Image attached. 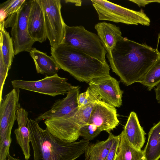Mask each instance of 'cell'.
I'll use <instances>...</instances> for the list:
<instances>
[{
    "label": "cell",
    "instance_id": "cell-6",
    "mask_svg": "<svg viewBox=\"0 0 160 160\" xmlns=\"http://www.w3.org/2000/svg\"><path fill=\"white\" fill-rule=\"evenodd\" d=\"M32 0H27L19 10L9 16L4 23V28L11 27V38L14 53L30 52L35 41L31 37L28 29V20Z\"/></svg>",
    "mask_w": 160,
    "mask_h": 160
},
{
    "label": "cell",
    "instance_id": "cell-24",
    "mask_svg": "<svg viewBox=\"0 0 160 160\" xmlns=\"http://www.w3.org/2000/svg\"><path fill=\"white\" fill-rule=\"evenodd\" d=\"M26 0H9L0 5V10L3 11L8 17L10 15L18 12Z\"/></svg>",
    "mask_w": 160,
    "mask_h": 160
},
{
    "label": "cell",
    "instance_id": "cell-18",
    "mask_svg": "<svg viewBox=\"0 0 160 160\" xmlns=\"http://www.w3.org/2000/svg\"><path fill=\"white\" fill-rule=\"evenodd\" d=\"M33 60L38 73L51 76L57 73L60 69L54 58L46 53L33 48L29 52Z\"/></svg>",
    "mask_w": 160,
    "mask_h": 160
},
{
    "label": "cell",
    "instance_id": "cell-16",
    "mask_svg": "<svg viewBox=\"0 0 160 160\" xmlns=\"http://www.w3.org/2000/svg\"><path fill=\"white\" fill-rule=\"evenodd\" d=\"M94 28L107 53L111 52L123 37L119 27L105 22H98Z\"/></svg>",
    "mask_w": 160,
    "mask_h": 160
},
{
    "label": "cell",
    "instance_id": "cell-27",
    "mask_svg": "<svg viewBox=\"0 0 160 160\" xmlns=\"http://www.w3.org/2000/svg\"><path fill=\"white\" fill-rule=\"evenodd\" d=\"M119 138V135L115 136L112 144L105 160H115L118 146Z\"/></svg>",
    "mask_w": 160,
    "mask_h": 160
},
{
    "label": "cell",
    "instance_id": "cell-2",
    "mask_svg": "<svg viewBox=\"0 0 160 160\" xmlns=\"http://www.w3.org/2000/svg\"><path fill=\"white\" fill-rule=\"evenodd\" d=\"M33 152L34 160H75L85 152L89 143L83 139L67 142L52 135L31 119L27 124Z\"/></svg>",
    "mask_w": 160,
    "mask_h": 160
},
{
    "label": "cell",
    "instance_id": "cell-28",
    "mask_svg": "<svg viewBox=\"0 0 160 160\" xmlns=\"http://www.w3.org/2000/svg\"><path fill=\"white\" fill-rule=\"evenodd\" d=\"M129 1L136 4L139 7L141 6L145 7L146 5L152 2H156L160 3V0H129Z\"/></svg>",
    "mask_w": 160,
    "mask_h": 160
},
{
    "label": "cell",
    "instance_id": "cell-14",
    "mask_svg": "<svg viewBox=\"0 0 160 160\" xmlns=\"http://www.w3.org/2000/svg\"><path fill=\"white\" fill-rule=\"evenodd\" d=\"M28 29L31 37L41 43L47 38L44 14L40 0H32L28 20Z\"/></svg>",
    "mask_w": 160,
    "mask_h": 160
},
{
    "label": "cell",
    "instance_id": "cell-12",
    "mask_svg": "<svg viewBox=\"0 0 160 160\" xmlns=\"http://www.w3.org/2000/svg\"><path fill=\"white\" fill-rule=\"evenodd\" d=\"M119 122L115 107L102 100L95 103L88 124L95 125L102 131H105L109 133Z\"/></svg>",
    "mask_w": 160,
    "mask_h": 160
},
{
    "label": "cell",
    "instance_id": "cell-26",
    "mask_svg": "<svg viewBox=\"0 0 160 160\" xmlns=\"http://www.w3.org/2000/svg\"><path fill=\"white\" fill-rule=\"evenodd\" d=\"M11 136V133H9L0 141V160H6L12 141Z\"/></svg>",
    "mask_w": 160,
    "mask_h": 160
},
{
    "label": "cell",
    "instance_id": "cell-19",
    "mask_svg": "<svg viewBox=\"0 0 160 160\" xmlns=\"http://www.w3.org/2000/svg\"><path fill=\"white\" fill-rule=\"evenodd\" d=\"M115 136L111 132L106 140L89 143L85 151V160H105Z\"/></svg>",
    "mask_w": 160,
    "mask_h": 160
},
{
    "label": "cell",
    "instance_id": "cell-22",
    "mask_svg": "<svg viewBox=\"0 0 160 160\" xmlns=\"http://www.w3.org/2000/svg\"><path fill=\"white\" fill-rule=\"evenodd\" d=\"M0 59L9 70L14 57L13 42L8 32L4 26H0Z\"/></svg>",
    "mask_w": 160,
    "mask_h": 160
},
{
    "label": "cell",
    "instance_id": "cell-29",
    "mask_svg": "<svg viewBox=\"0 0 160 160\" xmlns=\"http://www.w3.org/2000/svg\"><path fill=\"white\" fill-rule=\"evenodd\" d=\"M87 93L86 91L79 94L78 98V107L82 106L85 102L87 97Z\"/></svg>",
    "mask_w": 160,
    "mask_h": 160
},
{
    "label": "cell",
    "instance_id": "cell-7",
    "mask_svg": "<svg viewBox=\"0 0 160 160\" xmlns=\"http://www.w3.org/2000/svg\"><path fill=\"white\" fill-rule=\"evenodd\" d=\"M100 20L144 26L150 25V18L142 9L137 11L105 0H92Z\"/></svg>",
    "mask_w": 160,
    "mask_h": 160
},
{
    "label": "cell",
    "instance_id": "cell-5",
    "mask_svg": "<svg viewBox=\"0 0 160 160\" xmlns=\"http://www.w3.org/2000/svg\"><path fill=\"white\" fill-rule=\"evenodd\" d=\"M61 44L76 48L107 63L105 58L107 52L98 35L88 31L82 26L70 27L66 24Z\"/></svg>",
    "mask_w": 160,
    "mask_h": 160
},
{
    "label": "cell",
    "instance_id": "cell-30",
    "mask_svg": "<svg viewBox=\"0 0 160 160\" xmlns=\"http://www.w3.org/2000/svg\"><path fill=\"white\" fill-rule=\"evenodd\" d=\"M65 1L66 3H74L76 6H80L82 4V1L80 0H65Z\"/></svg>",
    "mask_w": 160,
    "mask_h": 160
},
{
    "label": "cell",
    "instance_id": "cell-10",
    "mask_svg": "<svg viewBox=\"0 0 160 160\" xmlns=\"http://www.w3.org/2000/svg\"><path fill=\"white\" fill-rule=\"evenodd\" d=\"M20 90L14 88L5 95L0 102V141L11 133L17 111L21 108L19 102Z\"/></svg>",
    "mask_w": 160,
    "mask_h": 160
},
{
    "label": "cell",
    "instance_id": "cell-32",
    "mask_svg": "<svg viewBox=\"0 0 160 160\" xmlns=\"http://www.w3.org/2000/svg\"><path fill=\"white\" fill-rule=\"evenodd\" d=\"M157 88L158 90L160 93V83L158 84L157 86Z\"/></svg>",
    "mask_w": 160,
    "mask_h": 160
},
{
    "label": "cell",
    "instance_id": "cell-20",
    "mask_svg": "<svg viewBox=\"0 0 160 160\" xmlns=\"http://www.w3.org/2000/svg\"><path fill=\"white\" fill-rule=\"evenodd\" d=\"M142 151L144 160H159L160 158V121L150 129Z\"/></svg>",
    "mask_w": 160,
    "mask_h": 160
},
{
    "label": "cell",
    "instance_id": "cell-17",
    "mask_svg": "<svg viewBox=\"0 0 160 160\" xmlns=\"http://www.w3.org/2000/svg\"><path fill=\"white\" fill-rule=\"evenodd\" d=\"M123 131L131 145L138 150H141L145 142L146 133L134 112H130Z\"/></svg>",
    "mask_w": 160,
    "mask_h": 160
},
{
    "label": "cell",
    "instance_id": "cell-25",
    "mask_svg": "<svg viewBox=\"0 0 160 160\" xmlns=\"http://www.w3.org/2000/svg\"><path fill=\"white\" fill-rule=\"evenodd\" d=\"M102 132L94 124H87L83 126L80 130V136L88 141L91 140L97 136Z\"/></svg>",
    "mask_w": 160,
    "mask_h": 160
},
{
    "label": "cell",
    "instance_id": "cell-21",
    "mask_svg": "<svg viewBox=\"0 0 160 160\" xmlns=\"http://www.w3.org/2000/svg\"><path fill=\"white\" fill-rule=\"evenodd\" d=\"M119 136L118 146L115 160H144L143 151L131 145L123 130Z\"/></svg>",
    "mask_w": 160,
    "mask_h": 160
},
{
    "label": "cell",
    "instance_id": "cell-8",
    "mask_svg": "<svg viewBox=\"0 0 160 160\" xmlns=\"http://www.w3.org/2000/svg\"><path fill=\"white\" fill-rule=\"evenodd\" d=\"M43 10L47 38L52 48L61 44L66 25L61 13L60 0H40Z\"/></svg>",
    "mask_w": 160,
    "mask_h": 160
},
{
    "label": "cell",
    "instance_id": "cell-11",
    "mask_svg": "<svg viewBox=\"0 0 160 160\" xmlns=\"http://www.w3.org/2000/svg\"><path fill=\"white\" fill-rule=\"evenodd\" d=\"M89 87L94 90L103 101L115 107H120L122 103L123 91L119 82L110 75L95 78L88 82Z\"/></svg>",
    "mask_w": 160,
    "mask_h": 160
},
{
    "label": "cell",
    "instance_id": "cell-15",
    "mask_svg": "<svg viewBox=\"0 0 160 160\" xmlns=\"http://www.w3.org/2000/svg\"><path fill=\"white\" fill-rule=\"evenodd\" d=\"M16 120L18 128L14 132L18 143L20 146L25 158L28 160L31 156L30 142V135L27 124L29 120L28 112L23 108H21L16 112Z\"/></svg>",
    "mask_w": 160,
    "mask_h": 160
},
{
    "label": "cell",
    "instance_id": "cell-1",
    "mask_svg": "<svg viewBox=\"0 0 160 160\" xmlns=\"http://www.w3.org/2000/svg\"><path fill=\"white\" fill-rule=\"evenodd\" d=\"M160 55L157 48L123 38L107 57L112 72L128 86L139 82Z\"/></svg>",
    "mask_w": 160,
    "mask_h": 160
},
{
    "label": "cell",
    "instance_id": "cell-13",
    "mask_svg": "<svg viewBox=\"0 0 160 160\" xmlns=\"http://www.w3.org/2000/svg\"><path fill=\"white\" fill-rule=\"evenodd\" d=\"M80 87L73 86L67 94L66 96L61 99L56 100L50 110L40 114L36 118L35 121L60 118L69 114L78 107V98Z\"/></svg>",
    "mask_w": 160,
    "mask_h": 160
},
{
    "label": "cell",
    "instance_id": "cell-3",
    "mask_svg": "<svg viewBox=\"0 0 160 160\" xmlns=\"http://www.w3.org/2000/svg\"><path fill=\"white\" fill-rule=\"evenodd\" d=\"M51 56L61 69L80 82L110 75L108 64L71 47L60 44L51 48Z\"/></svg>",
    "mask_w": 160,
    "mask_h": 160
},
{
    "label": "cell",
    "instance_id": "cell-23",
    "mask_svg": "<svg viewBox=\"0 0 160 160\" xmlns=\"http://www.w3.org/2000/svg\"><path fill=\"white\" fill-rule=\"evenodd\" d=\"M139 82L149 91L160 83V55Z\"/></svg>",
    "mask_w": 160,
    "mask_h": 160
},
{
    "label": "cell",
    "instance_id": "cell-4",
    "mask_svg": "<svg viewBox=\"0 0 160 160\" xmlns=\"http://www.w3.org/2000/svg\"><path fill=\"white\" fill-rule=\"evenodd\" d=\"M96 102L78 107L64 117L45 120L46 129L53 136L62 141H76L80 137L81 128L88 124L91 112Z\"/></svg>",
    "mask_w": 160,
    "mask_h": 160
},
{
    "label": "cell",
    "instance_id": "cell-33",
    "mask_svg": "<svg viewBox=\"0 0 160 160\" xmlns=\"http://www.w3.org/2000/svg\"><path fill=\"white\" fill-rule=\"evenodd\" d=\"M160 37V35H159V39H158V41H159V37Z\"/></svg>",
    "mask_w": 160,
    "mask_h": 160
},
{
    "label": "cell",
    "instance_id": "cell-31",
    "mask_svg": "<svg viewBox=\"0 0 160 160\" xmlns=\"http://www.w3.org/2000/svg\"><path fill=\"white\" fill-rule=\"evenodd\" d=\"M7 158H8L7 160H21V159H20L18 158H14L13 157H12V156H11L10 155L9 152L8 154ZM27 160L25 159V160Z\"/></svg>",
    "mask_w": 160,
    "mask_h": 160
},
{
    "label": "cell",
    "instance_id": "cell-9",
    "mask_svg": "<svg viewBox=\"0 0 160 160\" xmlns=\"http://www.w3.org/2000/svg\"><path fill=\"white\" fill-rule=\"evenodd\" d=\"M11 83L14 88H18L54 97L67 94L73 87L67 79L59 77L58 74L33 81L15 80Z\"/></svg>",
    "mask_w": 160,
    "mask_h": 160
}]
</instances>
